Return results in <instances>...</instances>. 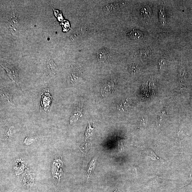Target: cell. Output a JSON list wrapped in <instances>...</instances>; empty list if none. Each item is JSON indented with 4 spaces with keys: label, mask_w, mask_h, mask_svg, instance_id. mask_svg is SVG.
Wrapping results in <instances>:
<instances>
[{
    "label": "cell",
    "mask_w": 192,
    "mask_h": 192,
    "mask_svg": "<svg viewBox=\"0 0 192 192\" xmlns=\"http://www.w3.org/2000/svg\"><path fill=\"white\" fill-rule=\"evenodd\" d=\"M166 107L164 108V109H162L161 111V114H167L166 112Z\"/></svg>",
    "instance_id": "d6986e66"
},
{
    "label": "cell",
    "mask_w": 192,
    "mask_h": 192,
    "mask_svg": "<svg viewBox=\"0 0 192 192\" xmlns=\"http://www.w3.org/2000/svg\"><path fill=\"white\" fill-rule=\"evenodd\" d=\"M167 64L166 55L163 48L161 47V57L158 64L159 70L161 71L165 70V68H166Z\"/></svg>",
    "instance_id": "8992f818"
},
{
    "label": "cell",
    "mask_w": 192,
    "mask_h": 192,
    "mask_svg": "<svg viewBox=\"0 0 192 192\" xmlns=\"http://www.w3.org/2000/svg\"><path fill=\"white\" fill-rule=\"evenodd\" d=\"M52 98L50 90L48 88L46 89L42 94L40 105L41 113L44 114L47 112L51 103Z\"/></svg>",
    "instance_id": "7a4b0ae2"
},
{
    "label": "cell",
    "mask_w": 192,
    "mask_h": 192,
    "mask_svg": "<svg viewBox=\"0 0 192 192\" xmlns=\"http://www.w3.org/2000/svg\"><path fill=\"white\" fill-rule=\"evenodd\" d=\"M128 70L130 74L132 76L137 75L140 71V69L138 66L134 64L130 65L128 67Z\"/></svg>",
    "instance_id": "2e32d148"
},
{
    "label": "cell",
    "mask_w": 192,
    "mask_h": 192,
    "mask_svg": "<svg viewBox=\"0 0 192 192\" xmlns=\"http://www.w3.org/2000/svg\"><path fill=\"white\" fill-rule=\"evenodd\" d=\"M110 53L109 50L103 48L100 50L97 54V59L100 62H104L107 60L109 58Z\"/></svg>",
    "instance_id": "ba28073f"
},
{
    "label": "cell",
    "mask_w": 192,
    "mask_h": 192,
    "mask_svg": "<svg viewBox=\"0 0 192 192\" xmlns=\"http://www.w3.org/2000/svg\"><path fill=\"white\" fill-rule=\"evenodd\" d=\"M93 130V128L90 127V126L88 125V127H87V129L86 132L85 136L86 137H88L91 135V132Z\"/></svg>",
    "instance_id": "ac0fdd59"
},
{
    "label": "cell",
    "mask_w": 192,
    "mask_h": 192,
    "mask_svg": "<svg viewBox=\"0 0 192 192\" xmlns=\"http://www.w3.org/2000/svg\"><path fill=\"white\" fill-rule=\"evenodd\" d=\"M148 117L146 116L142 117L141 120L139 121L138 123L139 128L141 130H145L148 124Z\"/></svg>",
    "instance_id": "5bb4252c"
},
{
    "label": "cell",
    "mask_w": 192,
    "mask_h": 192,
    "mask_svg": "<svg viewBox=\"0 0 192 192\" xmlns=\"http://www.w3.org/2000/svg\"><path fill=\"white\" fill-rule=\"evenodd\" d=\"M114 192H117V191H115Z\"/></svg>",
    "instance_id": "ffe728a7"
},
{
    "label": "cell",
    "mask_w": 192,
    "mask_h": 192,
    "mask_svg": "<svg viewBox=\"0 0 192 192\" xmlns=\"http://www.w3.org/2000/svg\"><path fill=\"white\" fill-rule=\"evenodd\" d=\"M127 34L130 38L133 39H139L143 38V34L141 32L138 30H132L128 32Z\"/></svg>",
    "instance_id": "8fae6325"
},
{
    "label": "cell",
    "mask_w": 192,
    "mask_h": 192,
    "mask_svg": "<svg viewBox=\"0 0 192 192\" xmlns=\"http://www.w3.org/2000/svg\"><path fill=\"white\" fill-rule=\"evenodd\" d=\"M46 67L50 76H54L56 75L57 71V67L51 58H48L46 62Z\"/></svg>",
    "instance_id": "5b68a950"
},
{
    "label": "cell",
    "mask_w": 192,
    "mask_h": 192,
    "mask_svg": "<svg viewBox=\"0 0 192 192\" xmlns=\"http://www.w3.org/2000/svg\"><path fill=\"white\" fill-rule=\"evenodd\" d=\"M82 77L81 73L77 69L74 70L72 72L70 77L71 82L73 83L77 82L81 80Z\"/></svg>",
    "instance_id": "30bf717a"
},
{
    "label": "cell",
    "mask_w": 192,
    "mask_h": 192,
    "mask_svg": "<svg viewBox=\"0 0 192 192\" xmlns=\"http://www.w3.org/2000/svg\"><path fill=\"white\" fill-rule=\"evenodd\" d=\"M4 87H3L2 85H1V95L4 97L8 101L9 103L12 105H14L13 102L12 100V96L9 93L8 91Z\"/></svg>",
    "instance_id": "9c48e42d"
},
{
    "label": "cell",
    "mask_w": 192,
    "mask_h": 192,
    "mask_svg": "<svg viewBox=\"0 0 192 192\" xmlns=\"http://www.w3.org/2000/svg\"><path fill=\"white\" fill-rule=\"evenodd\" d=\"M82 111L81 108L78 106L75 109L73 114H72L70 119V122L71 124L77 121L80 116H81Z\"/></svg>",
    "instance_id": "7c38bea8"
},
{
    "label": "cell",
    "mask_w": 192,
    "mask_h": 192,
    "mask_svg": "<svg viewBox=\"0 0 192 192\" xmlns=\"http://www.w3.org/2000/svg\"><path fill=\"white\" fill-rule=\"evenodd\" d=\"M8 27L13 35H15L18 31L19 23L17 19L14 16H12L9 19L8 23Z\"/></svg>",
    "instance_id": "277c9868"
},
{
    "label": "cell",
    "mask_w": 192,
    "mask_h": 192,
    "mask_svg": "<svg viewBox=\"0 0 192 192\" xmlns=\"http://www.w3.org/2000/svg\"><path fill=\"white\" fill-rule=\"evenodd\" d=\"M150 50H142L139 53V56L141 57L146 56L147 57H150Z\"/></svg>",
    "instance_id": "e0dca14e"
},
{
    "label": "cell",
    "mask_w": 192,
    "mask_h": 192,
    "mask_svg": "<svg viewBox=\"0 0 192 192\" xmlns=\"http://www.w3.org/2000/svg\"><path fill=\"white\" fill-rule=\"evenodd\" d=\"M142 15L144 17L145 19L147 20L150 19L152 14L151 9L150 7L144 6L141 8Z\"/></svg>",
    "instance_id": "4fadbf2b"
},
{
    "label": "cell",
    "mask_w": 192,
    "mask_h": 192,
    "mask_svg": "<svg viewBox=\"0 0 192 192\" xmlns=\"http://www.w3.org/2000/svg\"><path fill=\"white\" fill-rule=\"evenodd\" d=\"M120 4L119 2L113 3L104 7V10L107 12H111L118 9L120 7Z\"/></svg>",
    "instance_id": "9a60e30c"
},
{
    "label": "cell",
    "mask_w": 192,
    "mask_h": 192,
    "mask_svg": "<svg viewBox=\"0 0 192 192\" xmlns=\"http://www.w3.org/2000/svg\"><path fill=\"white\" fill-rule=\"evenodd\" d=\"M159 21L162 25H165L167 23V16L165 8L162 3L159 5Z\"/></svg>",
    "instance_id": "52a82bcc"
},
{
    "label": "cell",
    "mask_w": 192,
    "mask_h": 192,
    "mask_svg": "<svg viewBox=\"0 0 192 192\" xmlns=\"http://www.w3.org/2000/svg\"><path fill=\"white\" fill-rule=\"evenodd\" d=\"M1 65L6 71L9 77L16 85L19 90H21L19 79L18 69L17 65L13 63L3 62H1Z\"/></svg>",
    "instance_id": "6da1fadb"
},
{
    "label": "cell",
    "mask_w": 192,
    "mask_h": 192,
    "mask_svg": "<svg viewBox=\"0 0 192 192\" xmlns=\"http://www.w3.org/2000/svg\"><path fill=\"white\" fill-rule=\"evenodd\" d=\"M117 108L119 110L126 112L131 111L133 109V106L131 100L127 99L117 104Z\"/></svg>",
    "instance_id": "3957f363"
}]
</instances>
